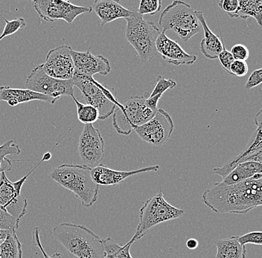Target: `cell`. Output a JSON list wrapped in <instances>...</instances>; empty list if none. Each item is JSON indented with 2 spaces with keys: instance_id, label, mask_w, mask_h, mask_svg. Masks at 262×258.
<instances>
[{
  "instance_id": "6da1fadb",
  "label": "cell",
  "mask_w": 262,
  "mask_h": 258,
  "mask_svg": "<svg viewBox=\"0 0 262 258\" xmlns=\"http://www.w3.org/2000/svg\"><path fill=\"white\" fill-rule=\"evenodd\" d=\"M202 201L219 215H245L262 205V174L237 184L217 182L205 191Z\"/></svg>"
},
{
  "instance_id": "7a4b0ae2",
  "label": "cell",
  "mask_w": 262,
  "mask_h": 258,
  "mask_svg": "<svg viewBox=\"0 0 262 258\" xmlns=\"http://www.w3.org/2000/svg\"><path fill=\"white\" fill-rule=\"evenodd\" d=\"M54 239L78 258H104L100 237L84 225L63 223L52 230Z\"/></svg>"
},
{
  "instance_id": "3957f363",
  "label": "cell",
  "mask_w": 262,
  "mask_h": 258,
  "mask_svg": "<svg viewBox=\"0 0 262 258\" xmlns=\"http://www.w3.org/2000/svg\"><path fill=\"white\" fill-rule=\"evenodd\" d=\"M50 176L52 180L73 192L85 208H90L97 201L99 185L92 179L89 167L63 164L54 168Z\"/></svg>"
},
{
  "instance_id": "277c9868",
  "label": "cell",
  "mask_w": 262,
  "mask_h": 258,
  "mask_svg": "<svg viewBox=\"0 0 262 258\" xmlns=\"http://www.w3.org/2000/svg\"><path fill=\"white\" fill-rule=\"evenodd\" d=\"M124 37L135 50L140 61L146 63L157 55L156 42L160 36V29L154 22H147L137 11H132L130 17L125 18Z\"/></svg>"
},
{
  "instance_id": "5b68a950",
  "label": "cell",
  "mask_w": 262,
  "mask_h": 258,
  "mask_svg": "<svg viewBox=\"0 0 262 258\" xmlns=\"http://www.w3.org/2000/svg\"><path fill=\"white\" fill-rule=\"evenodd\" d=\"M74 86L81 91L86 104L97 109L99 120H105L114 114L119 105L117 92L109 85L98 82L93 77L74 73Z\"/></svg>"
},
{
  "instance_id": "8992f818",
  "label": "cell",
  "mask_w": 262,
  "mask_h": 258,
  "mask_svg": "<svg viewBox=\"0 0 262 258\" xmlns=\"http://www.w3.org/2000/svg\"><path fill=\"white\" fill-rule=\"evenodd\" d=\"M150 94L131 96L123 104H119L113 114V126L116 133L130 135L135 127L146 123L155 116L157 110L149 107L147 103Z\"/></svg>"
},
{
  "instance_id": "52a82bcc",
  "label": "cell",
  "mask_w": 262,
  "mask_h": 258,
  "mask_svg": "<svg viewBox=\"0 0 262 258\" xmlns=\"http://www.w3.org/2000/svg\"><path fill=\"white\" fill-rule=\"evenodd\" d=\"M185 214L183 209L173 206L165 200L162 191L145 201L139 210V223L131 241L143 238L150 228L170 220L180 218Z\"/></svg>"
},
{
  "instance_id": "ba28073f",
  "label": "cell",
  "mask_w": 262,
  "mask_h": 258,
  "mask_svg": "<svg viewBox=\"0 0 262 258\" xmlns=\"http://www.w3.org/2000/svg\"><path fill=\"white\" fill-rule=\"evenodd\" d=\"M159 24L163 32L171 30L183 41L188 42L201 31L195 11L190 5L182 1H173L160 14Z\"/></svg>"
},
{
  "instance_id": "9c48e42d",
  "label": "cell",
  "mask_w": 262,
  "mask_h": 258,
  "mask_svg": "<svg viewBox=\"0 0 262 258\" xmlns=\"http://www.w3.org/2000/svg\"><path fill=\"white\" fill-rule=\"evenodd\" d=\"M43 162L41 160L32 171L15 182L8 179L6 173L2 172L0 176V206L5 209L11 216L21 220L27 213L28 202L21 191L27 178L36 168Z\"/></svg>"
},
{
  "instance_id": "30bf717a",
  "label": "cell",
  "mask_w": 262,
  "mask_h": 258,
  "mask_svg": "<svg viewBox=\"0 0 262 258\" xmlns=\"http://www.w3.org/2000/svg\"><path fill=\"white\" fill-rule=\"evenodd\" d=\"M25 86L26 89L33 92L52 98L55 102L62 96L73 97L75 87L73 79L67 81L55 79L46 74L42 64L33 68L26 79Z\"/></svg>"
},
{
  "instance_id": "8fae6325",
  "label": "cell",
  "mask_w": 262,
  "mask_h": 258,
  "mask_svg": "<svg viewBox=\"0 0 262 258\" xmlns=\"http://www.w3.org/2000/svg\"><path fill=\"white\" fill-rule=\"evenodd\" d=\"M32 3L39 17L48 22L62 19L71 24L78 16L93 11L90 6H75L63 0H34Z\"/></svg>"
},
{
  "instance_id": "7c38bea8",
  "label": "cell",
  "mask_w": 262,
  "mask_h": 258,
  "mask_svg": "<svg viewBox=\"0 0 262 258\" xmlns=\"http://www.w3.org/2000/svg\"><path fill=\"white\" fill-rule=\"evenodd\" d=\"M173 119L164 109H158L150 121L134 129L142 141L155 147H161L171 138L173 133Z\"/></svg>"
},
{
  "instance_id": "4fadbf2b",
  "label": "cell",
  "mask_w": 262,
  "mask_h": 258,
  "mask_svg": "<svg viewBox=\"0 0 262 258\" xmlns=\"http://www.w3.org/2000/svg\"><path fill=\"white\" fill-rule=\"evenodd\" d=\"M104 146L99 130L93 125H85L78 142V153L83 165L91 169L99 166L104 158Z\"/></svg>"
},
{
  "instance_id": "5bb4252c",
  "label": "cell",
  "mask_w": 262,
  "mask_h": 258,
  "mask_svg": "<svg viewBox=\"0 0 262 258\" xmlns=\"http://www.w3.org/2000/svg\"><path fill=\"white\" fill-rule=\"evenodd\" d=\"M261 112V109L258 111L254 119L256 130L254 133L251 143L249 144L247 148L235 159L229 161L224 166L214 168L213 173L214 174L221 176L224 179L234 168L242 163L253 161L262 164Z\"/></svg>"
},
{
  "instance_id": "9a60e30c",
  "label": "cell",
  "mask_w": 262,
  "mask_h": 258,
  "mask_svg": "<svg viewBox=\"0 0 262 258\" xmlns=\"http://www.w3.org/2000/svg\"><path fill=\"white\" fill-rule=\"evenodd\" d=\"M72 48L69 45H60L49 51L45 63L42 64L46 74L55 79H73L75 66L72 58Z\"/></svg>"
},
{
  "instance_id": "2e32d148",
  "label": "cell",
  "mask_w": 262,
  "mask_h": 258,
  "mask_svg": "<svg viewBox=\"0 0 262 258\" xmlns=\"http://www.w3.org/2000/svg\"><path fill=\"white\" fill-rule=\"evenodd\" d=\"M75 73L86 77H93L99 74L107 75L111 73V66L107 58L102 55H94L90 52V49L86 52H76L72 50Z\"/></svg>"
},
{
  "instance_id": "e0dca14e",
  "label": "cell",
  "mask_w": 262,
  "mask_h": 258,
  "mask_svg": "<svg viewBox=\"0 0 262 258\" xmlns=\"http://www.w3.org/2000/svg\"><path fill=\"white\" fill-rule=\"evenodd\" d=\"M156 49L157 53L161 55L162 58L168 64L174 66H191L196 60L195 55H189L185 52L176 40L167 37L165 32H161L157 42Z\"/></svg>"
},
{
  "instance_id": "ac0fdd59",
  "label": "cell",
  "mask_w": 262,
  "mask_h": 258,
  "mask_svg": "<svg viewBox=\"0 0 262 258\" xmlns=\"http://www.w3.org/2000/svg\"><path fill=\"white\" fill-rule=\"evenodd\" d=\"M160 166H149L130 171H120L111 169L104 165L100 164L96 168H92L91 176L93 180L98 185L116 186L120 184L127 178L143 173L157 172Z\"/></svg>"
},
{
  "instance_id": "d6986e66",
  "label": "cell",
  "mask_w": 262,
  "mask_h": 258,
  "mask_svg": "<svg viewBox=\"0 0 262 258\" xmlns=\"http://www.w3.org/2000/svg\"><path fill=\"white\" fill-rule=\"evenodd\" d=\"M40 101L54 104L55 100L48 96H43L30 89H15L8 86L0 87V101H6L8 105L14 107L30 101Z\"/></svg>"
},
{
  "instance_id": "ffe728a7",
  "label": "cell",
  "mask_w": 262,
  "mask_h": 258,
  "mask_svg": "<svg viewBox=\"0 0 262 258\" xmlns=\"http://www.w3.org/2000/svg\"><path fill=\"white\" fill-rule=\"evenodd\" d=\"M92 9L101 19V27L116 19L129 17L132 12L115 0H96Z\"/></svg>"
},
{
  "instance_id": "44dd1931",
  "label": "cell",
  "mask_w": 262,
  "mask_h": 258,
  "mask_svg": "<svg viewBox=\"0 0 262 258\" xmlns=\"http://www.w3.org/2000/svg\"><path fill=\"white\" fill-rule=\"evenodd\" d=\"M196 17L199 21L204 32V37L200 44L201 53L209 60L217 58L219 54L224 50V44L216 34L213 33L207 25L204 13L201 11H195Z\"/></svg>"
},
{
  "instance_id": "7402d4cb",
  "label": "cell",
  "mask_w": 262,
  "mask_h": 258,
  "mask_svg": "<svg viewBox=\"0 0 262 258\" xmlns=\"http://www.w3.org/2000/svg\"><path fill=\"white\" fill-rule=\"evenodd\" d=\"M262 174L261 163L248 161L238 165L221 181L223 184H234L253 178L256 174Z\"/></svg>"
},
{
  "instance_id": "603a6c76",
  "label": "cell",
  "mask_w": 262,
  "mask_h": 258,
  "mask_svg": "<svg viewBox=\"0 0 262 258\" xmlns=\"http://www.w3.org/2000/svg\"><path fill=\"white\" fill-rule=\"evenodd\" d=\"M217 254L214 258H246L247 248L237 241L235 236L219 239L214 243Z\"/></svg>"
},
{
  "instance_id": "cb8c5ba5",
  "label": "cell",
  "mask_w": 262,
  "mask_h": 258,
  "mask_svg": "<svg viewBox=\"0 0 262 258\" xmlns=\"http://www.w3.org/2000/svg\"><path fill=\"white\" fill-rule=\"evenodd\" d=\"M235 18L247 19L253 18L258 26L262 24V1L261 0H240Z\"/></svg>"
},
{
  "instance_id": "d4e9b609",
  "label": "cell",
  "mask_w": 262,
  "mask_h": 258,
  "mask_svg": "<svg viewBox=\"0 0 262 258\" xmlns=\"http://www.w3.org/2000/svg\"><path fill=\"white\" fill-rule=\"evenodd\" d=\"M133 243L134 242L130 240L125 245L121 246L112 238L102 240L101 244L104 252V258H133L130 252Z\"/></svg>"
},
{
  "instance_id": "484cf974",
  "label": "cell",
  "mask_w": 262,
  "mask_h": 258,
  "mask_svg": "<svg viewBox=\"0 0 262 258\" xmlns=\"http://www.w3.org/2000/svg\"><path fill=\"white\" fill-rule=\"evenodd\" d=\"M0 258H23L22 244L16 231H11L0 244Z\"/></svg>"
},
{
  "instance_id": "4316f807",
  "label": "cell",
  "mask_w": 262,
  "mask_h": 258,
  "mask_svg": "<svg viewBox=\"0 0 262 258\" xmlns=\"http://www.w3.org/2000/svg\"><path fill=\"white\" fill-rule=\"evenodd\" d=\"M72 98L76 105L77 115L80 122L84 125H93V123L97 122L99 118L97 109L88 104H82L75 99V96Z\"/></svg>"
},
{
  "instance_id": "83f0119b",
  "label": "cell",
  "mask_w": 262,
  "mask_h": 258,
  "mask_svg": "<svg viewBox=\"0 0 262 258\" xmlns=\"http://www.w3.org/2000/svg\"><path fill=\"white\" fill-rule=\"evenodd\" d=\"M0 17L3 18V20L6 22L4 30L0 35V40H3L5 37L15 34L19 29H24L25 26H26V21H25L24 18H16V19H12V20H7L6 18L2 17L1 15H0Z\"/></svg>"
},
{
  "instance_id": "f1b7e54d",
  "label": "cell",
  "mask_w": 262,
  "mask_h": 258,
  "mask_svg": "<svg viewBox=\"0 0 262 258\" xmlns=\"http://www.w3.org/2000/svg\"><path fill=\"white\" fill-rule=\"evenodd\" d=\"M162 1L160 0H142L137 12L141 16L149 14L155 15L161 11Z\"/></svg>"
},
{
  "instance_id": "f546056e",
  "label": "cell",
  "mask_w": 262,
  "mask_h": 258,
  "mask_svg": "<svg viewBox=\"0 0 262 258\" xmlns=\"http://www.w3.org/2000/svg\"><path fill=\"white\" fill-rule=\"evenodd\" d=\"M20 220L11 216L0 206V229L16 231L18 229Z\"/></svg>"
},
{
  "instance_id": "4dcf8cb0",
  "label": "cell",
  "mask_w": 262,
  "mask_h": 258,
  "mask_svg": "<svg viewBox=\"0 0 262 258\" xmlns=\"http://www.w3.org/2000/svg\"><path fill=\"white\" fill-rule=\"evenodd\" d=\"M156 86L153 92L150 93L149 97H154L157 95H163L168 89H172L177 86L176 81L172 79H166L161 75H158L156 78Z\"/></svg>"
},
{
  "instance_id": "1f68e13d",
  "label": "cell",
  "mask_w": 262,
  "mask_h": 258,
  "mask_svg": "<svg viewBox=\"0 0 262 258\" xmlns=\"http://www.w3.org/2000/svg\"><path fill=\"white\" fill-rule=\"evenodd\" d=\"M235 238L242 246H246L247 244L261 246L262 244L261 231H251V232L245 233L242 236H235Z\"/></svg>"
},
{
  "instance_id": "d6a6232c",
  "label": "cell",
  "mask_w": 262,
  "mask_h": 258,
  "mask_svg": "<svg viewBox=\"0 0 262 258\" xmlns=\"http://www.w3.org/2000/svg\"><path fill=\"white\" fill-rule=\"evenodd\" d=\"M219 7L225 11L229 17L235 19V14L238 9V1L237 0H222L219 2Z\"/></svg>"
},
{
  "instance_id": "836d02e7",
  "label": "cell",
  "mask_w": 262,
  "mask_h": 258,
  "mask_svg": "<svg viewBox=\"0 0 262 258\" xmlns=\"http://www.w3.org/2000/svg\"><path fill=\"white\" fill-rule=\"evenodd\" d=\"M249 67L247 62L242 60H234L230 66L231 74L243 78L248 73Z\"/></svg>"
},
{
  "instance_id": "e575fe53",
  "label": "cell",
  "mask_w": 262,
  "mask_h": 258,
  "mask_svg": "<svg viewBox=\"0 0 262 258\" xmlns=\"http://www.w3.org/2000/svg\"><path fill=\"white\" fill-rule=\"evenodd\" d=\"M230 53L232 54L234 60L246 61L250 56V51L243 44H236L231 49Z\"/></svg>"
},
{
  "instance_id": "d590c367",
  "label": "cell",
  "mask_w": 262,
  "mask_h": 258,
  "mask_svg": "<svg viewBox=\"0 0 262 258\" xmlns=\"http://www.w3.org/2000/svg\"><path fill=\"white\" fill-rule=\"evenodd\" d=\"M33 243H34V246H37V248L40 249L42 255H43V258H63L61 254L59 252L55 253V254H53L51 256L47 254V253L46 252L43 247H42V244H41L40 239V228H39L38 227L34 228V231H33Z\"/></svg>"
},
{
  "instance_id": "8d00e7d4",
  "label": "cell",
  "mask_w": 262,
  "mask_h": 258,
  "mask_svg": "<svg viewBox=\"0 0 262 258\" xmlns=\"http://www.w3.org/2000/svg\"><path fill=\"white\" fill-rule=\"evenodd\" d=\"M262 82V69L258 68V69L255 70L249 77L247 83L245 85L246 90H250L255 86H259Z\"/></svg>"
},
{
  "instance_id": "74e56055",
  "label": "cell",
  "mask_w": 262,
  "mask_h": 258,
  "mask_svg": "<svg viewBox=\"0 0 262 258\" xmlns=\"http://www.w3.org/2000/svg\"><path fill=\"white\" fill-rule=\"evenodd\" d=\"M217 58H219V61H220L223 68L227 71V73L232 75L230 72V66L235 60H234L233 57H232L230 52L224 48V50L219 54Z\"/></svg>"
},
{
  "instance_id": "f35d334b",
  "label": "cell",
  "mask_w": 262,
  "mask_h": 258,
  "mask_svg": "<svg viewBox=\"0 0 262 258\" xmlns=\"http://www.w3.org/2000/svg\"><path fill=\"white\" fill-rule=\"evenodd\" d=\"M12 161L11 160L8 159L4 163H0V174L2 172L11 171V167H12Z\"/></svg>"
},
{
  "instance_id": "ab89813d",
  "label": "cell",
  "mask_w": 262,
  "mask_h": 258,
  "mask_svg": "<svg viewBox=\"0 0 262 258\" xmlns=\"http://www.w3.org/2000/svg\"><path fill=\"white\" fill-rule=\"evenodd\" d=\"M186 246H187L188 249L191 250H194L196 249L198 246V241H196L194 238H191L186 242Z\"/></svg>"
},
{
  "instance_id": "60d3db41",
  "label": "cell",
  "mask_w": 262,
  "mask_h": 258,
  "mask_svg": "<svg viewBox=\"0 0 262 258\" xmlns=\"http://www.w3.org/2000/svg\"><path fill=\"white\" fill-rule=\"evenodd\" d=\"M11 231V230L0 229V241H4Z\"/></svg>"
},
{
  "instance_id": "b9f144b4",
  "label": "cell",
  "mask_w": 262,
  "mask_h": 258,
  "mask_svg": "<svg viewBox=\"0 0 262 258\" xmlns=\"http://www.w3.org/2000/svg\"><path fill=\"white\" fill-rule=\"evenodd\" d=\"M52 153L50 152H47V153H44L43 156H42V160L43 161H49L52 158Z\"/></svg>"
}]
</instances>
